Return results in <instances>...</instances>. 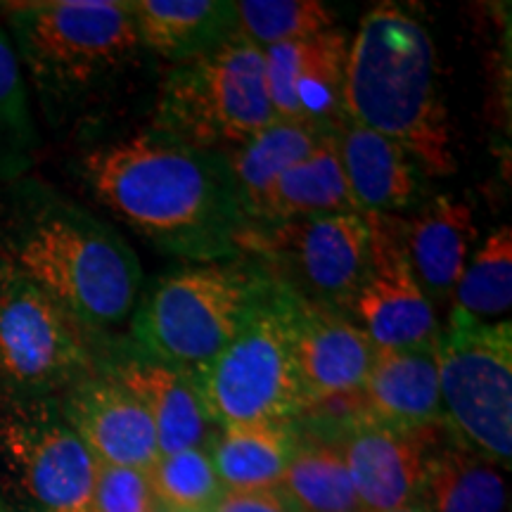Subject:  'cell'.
<instances>
[{
	"label": "cell",
	"instance_id": "10",
	"mask_svg": "<svg viewBox=\"0 0 512 512\" xmlns=\"http://www.w3.org/2000/svg\"><path fill=\"white\" fill-rule=\"evenodd\" d=\"M98 460L57 399L0 408V482L22 512H91Z\"/></svg>",
	"mask_w": 512,
	"mask_h": 512
},
{
	"label": "cell",
	"instance_id": "22",
	"mask_svg": "<svg viewBox=\"0 0 512 512\" xmlns=\"http://www.w3.org/2000/svg\"><path fill=\"white\" fill-rule=\"evenodd\" d=\"M140 46L176 64L214 48L238 31L228 0H131Z\"/></svg>",
	"mask_w": 512,
	"mask_h": 512
},
{
	"label": "cell",
	"instance_id": "28",
	"mask_svg": "<svg viewBox=\"0 0 512 512\" xmlns=\"http://www.w3.org/2000/svg\"><path fill=\"white\" fill-rule=\"evenodd\" d=\"M235 17L240 34L261 50L335 29V10L320 0H240Z\"/></svg>",
	"mask_w": 512,
	"mask_h": 512
},
{
	"label": "cell",
	"instance_id": "25",
	"mask_svg": "<svg viewBox=\"0 0 512 512\" xmlns=\"http://www.w3.org/2000/svg\"><path fill=\"white\" fill-rule=\"evenodd\" d=\"M332 131V128H330ZM325 128L294 124V121L273 119L264 131L249 138L245 145L228 152L226 164L233 176L235 190H238L242 214L249 223L256 204L271 190V185L311 155L325 138Z\"/></svg>",
	"mask_w": 512,
	"mask_h": 512
},
{
	"label": "cell",
	"instance_id": "23",
	"mask_svg": "<svg viewBox=\"0 0 512 512\" xmlns=\"http://www.w3.org/2000/svg\"><path fill=\"white\" fill-rule=\"evenodd\" d=\"M418 503L427 512H508L501 465L460 444H432Z\"/></svg>",
	"mask_w": 512,
	"mask_h": 512
},
{
	"label": "cell",
	"instance_id": "29",
	"mask_svg": "<svg viewBox=\"0 0 512 512\" xmlns=\"http://www.w3.org/2000/svg\"><path fill=\"white\" fill-rule=\"evenodd\" d=\"M36 150L27 81L8 31L0 29V176L15 181L27 171Z\"/></svg>",
	"mask_w": 512,
	"mask_h": 512
},
{
	"label": "cell",
	"instance_id": "27",
	"mask_svg": "<svg viewBox=\"0 0 512 512\" xmlns=\"http://www.w3.org/2000/svg\"><path fill=\"white\" fill-rule=\"evenodd\" d=\"M280 489L299 512H363L342 453L330 444L294 446Z\"/></svg>",
	"mask_w": 512,
	"mask_h": 512
},
{
	"label": "cell",
	"instance_id": "18",
	"mask_svg": "<svg viewBox=\"0 0 512 512\" xmlns=\"http://www.w3.org/2000/svg\"><path fill=\"white\" fill-rule=\"evenodd\" d=\"M403 252L432 306L451 302L460 275L479 240L472 207L453 195L420 202L411 219H401Z\"/></svg>",
	"mask_w": 512,
	"mask_h": 512
},
{
	"label": "cell",
	"instance_id": "12",
	"mask_svg": "<svg viewBox=\"0 0 512 512\" xmlns=\"http://www.w3.org/2000/svg\"><path fill=\"white\" fill-rule=\"evenodd\" d=\"M370 233L368 266L349 309L375 349H406L439 337L437 313L403 252L399 216L363 214Z\"/></svg>",
	"mask_w": 512,
	"mask_h": 512
},
{
	"label": "cell",
	"instance_id": "32",
	"mask_svg": "<svg viewBox=\"0 0 512 512\" xmlns=\"http://www.w3.org/2000/svg\"><path fill=\"white\" fill-rule=\"evenodd\" d=\"M209 512H299L283 489L223 491Z\"/></svg>",
	"mask_w": 512,
	"mask_h": 512
},
{
	"label": "cell",
	"instance_id": "30",
	"mask_svg": "<svg viewBox=\"0 0 512 512\" xmlns=\"http://www.w3.org/2000/svg\"><path fill=\"white\" fill-rule=\"evenodd\" d=\"M152 496L164 512H209L223 494L207 451H188L159 456L147 470Z\"/></svg>",
	"mask_w": 512,
	"mask_h": 512
},
{
	"label": "cell",
	"instance_id": "15",
	"mask_svg": "<svg viewBox=\"0 0 512 512\" xmlns=\"http://www.w3.org/2000/svg\"><path fill=\"white\" fill-rule=\"evenodd\" d=\"M430 432L396 430L368 415L349 425L337 448L363 512H392L418 503L434 444Z\"/></svg>",
	"mask_w": 512,
	"mask_h": 512
},
{
	"label": "cell",
	"instance_id": "31",
	"mask_svg": "<svg viewBox=\"0 0 512 512\" xmlns=\"http://www.w3.org/2000/svg\"><path fill=\"white\" fill-rule=\"evenodd\" d=\"M147 470L98 463L91 512H155Z\"/></svg>",
	"mask_w": 512,
	"mask_h": 512
},
{
	"label": "cell",
	"instance_id": "17",
	"mask_svg": "<svg viewBox=\"0 0 512 512\" xmlns=\"http://www.w3.org/2000/svg\"><path fill=\"white\" fill-rule=\"evenodd\" d=\"M375 347L366 332L294 292V361L311 403L361 392Z\"/></svg>",
	"mask_w": 512,
	"mask_h": 512
},
{
	"label": "cell",
	"instance_id": "16",
	"mask_svg": "<svg viewBox=\"0 0 512 512\" xmlns=\"http://www.w3.org/2000/svg\"><path fill=\"white\" fill-rule=\"evenodd\" d=\"M98 368L143 403L157 434L159 456L202 448L214 422L190 375L133 349L128 342L107 344Z\"/></svg>",
	"mask_w": 512,
	"mask_h": 512
},
{
	"label": "cell",
	"instance_id": "1",
	"mask_svg": "<svg viewBox=\"0 0 512 512\" xmlns=\"http://www.w3.org/2000/svg\"><path fill=\"white\" fill-rule=\"evenodd\" d=\"M79 174L95 200L152 247L188 264L240 256L247 221L223 155L147 126L83 152Z\"/></svg>",
	"mask_w": 512,
	"mask_h": 512
},
{
	"label": "cell",
	"instance_id": "6",
	"mask_svg": "<svg viewBox=\"0 0 512 512\" xmlns=\"http://www.w3.org/2000/svg\"><path fill=\"white\" fill-rule=\"evenodd\" d=\"M273 119L264 50L235 31L214 48L171 64L150 126L195 150L228 155Z\"/></svg>",
	"mask_w": 512,
	"mask_h": 512
},
{
	"label": "cell",
	"instance_id": "26",
	"mask_svg": "<svg viewBox=\"0 0 512 512\" xmlns=\"http://www.w3.org/2000/svg\"><path fill=\"white\" fill-rule=\"evenodd\" d=\"M512 306V230L508 223L486 235L482 245L472 252L456 290L451 311L479 320L501 323L510 320Z\"/></svg>",
	"mask_w": 512,
	"mask_h": 512
},
{
	"label": "cell",
	"instance_id": "11",
	"mask_svg": "<svg viewBox=\"0 0 512 512\" xmlns=\"http://www.w3.org/2000/svg\"><path fill=\"white\" fill-rule=\"evenodd\" d=\"M240 254L261 264L278 261L290 287L330 311L349 309L368 266L370 233L363 214H332L316 219L245 226Z\"/></svg>",
	"mask_w": 512,
	"mask_h": 512
},
{
	"label": "cell",
	"instance_id": "20",
	"mask_svg": "<svg viewBox=\"0 0 512 512\" xmlns=\"http://www.w3.org/2000/svg\"><path fill=\"white\" fill-rule=\"evenodd\" d=\"M337 150L358 214H399L422 200V171L394 140L344 121Z\"/></svg>",
	"mask_w": 512,
	"mask_h": 512
},
{
	"label": "cell",
	"instance_id": "35",
	"mask_svg": "<svg viewBox=\"0 0 512 512\" xmlns=\"http://www.w3.org/2000/svg\"><path fill=\"white\" fill-rule=\"evenodd\" d=\"M155 512H164V510H162V508H157V510H155Z\"/></svg>",
	"mask_w": 512,
	"mask_h": 512
},
{
	"label": "cell",
	"instance_id": "7",
	"mask_svg": "<svg viewBox=\"0 0 512 512\" xmlns=\"http://www.w3.org/2000/svg\"><path fill=\"white\" fill-rule=\"evenodd\" d=\"M192 382L219 427L287 422L306 411L294 361L292 287L275 278L238 337Z\"/></svg>",
	"mask_w": 512,
	"mask_h": 512
},
{
	"label": "cell",
	"instance_id": "19",
	"mask_svg": "<svg viewBox=\"0 0 512 512\" xmlns=\"http://www.w3.org/2000/svg\"><path fill=\"white\" fill-rule=\"evenodd\" d=\"M361 401L370 420L396 430L425 432L444 425L437 339L406 349H375Z\"/></svg>",
	"mask_w": 512,
	"mask_h": 512
},
{
	"label": "cell",
	"instance_id": "34",
	"mask_svg": "<svg viewBox=\"0 0 512 512\" xmlns=\"http://www.w3.org/2000/svg\"><path fill=\"white\" fill-rule=\"evenodd\" d=\"M0 512H5V508H3V503H0Z\"/></svg>",
	"mask_w": 512,
	"mask_h": 512
},
{
	"label": "cell",
	"instance_id": "21",
	"mask_svg": "<svg viewBox=\"0 0 512 512\" xmlns=\"http://www.w3.org/2000/svg\"><path fill=\"white\" fill-rule=\"evenodd\" d=\"M339 128V126H337ZM337 128L325 133L309 157L287 169L256 204L247 226L358 214L337 150Z\"/></svg>",
	"mask_w": 512,
	"mask_h": 512
},
{
	"label": "cell",
	"instance_id": "8",
	"mask_svg": "<svg viewBox=\"0 0 512 512\" xmlns=\"http://www.w3.org/2000/svg\"><path fill=\"white\" fill-rule=\"evenodd\" d=\"M98 344L0 256V408L57 399L98 370Z\"/></svg>",
	"mask_w": 512,
	"mask_h": 512
},
{
	"label": "cell",
	"instance_id": "2",
	"mask_svg": "<svg viewBox=\"0 0 512 512\" xmlns=\"http://www.w3.org/2000/svg\"><path fill=\"white\" fill-rule=\"evenodd\" d=\"M0 256L95 339L128 323L143 285L133 247L60 192L19 178L0 204Z\"/></svg>",
	"mask_w": 512,
	"mask_h": 512
},
{
	"label": "cell",
	"instance_id": "5",
	"mask_svg": "<svg viewBox=\"0 0 512 512\" xmlns=\"http://www.w3.org/2000/svg\"><path fill=\"white\" fill-rule=\"evenodd\" d=\"M273 280L247 254L171 268L138 297L126 342L195 377L238 337Z\"/></svg>",
	"mask_w": 512,
	"mask_h": 512
},
{
	"label": "cell",
	"instance_id": "4",
	"mask_svg": "<svg viewBox=\"0 0 512 512\" xmlns=\"http://www.w3.org/2000/svg\"><path fill=\"white\" fill-rule=\"evenodd\" d=\"M5 10L22 74L53 117L102 98L145 55L124 0H38Z\"/></svg>",
	"mask_w": 512,
	"mask_h": 512
},
{
	"label": "cell",
	"instance_id": "3",
	"mask_svg": "<svg viewBox=\"0 0 512 512\" xmlns=\"http://www.w3.org/2000/svg\"><path fill=\"white\" fill-rule=\"evenodd\" d=\"M344 117L394 140L427 176L456 174V140L437 79V48L413 12L375 5L349 38Z\"/></svg>",
	"mask_w": 512,
	"mask_h": 512
},
{
	"label": "cell",
	"instance_id": "14",
	"mask_svg": "<svg viewBox=\"0 0 512 512\" xmlns=\"http://www.w3.org/2000/svg\"><path fill=\"white\" fill-rule=\"evenodd\" d=\"M57 403L98 463L150 470L159 458L155 425L143 403L100 368L57 396Z\"/></svg>",
	"mask_w": 512,
	"mask_h": 512
},
{
	"label": "cell",
	"instance_id": "33",
	"mask_svg": "<svg viewBox=\"0 0 512 512\" xmlns=\"http://www.w3.org/2000/svg\"><path fill=\"white\" fill-rule=\"evenodd\" d=\"M392 512H427L422 508L420 503H413V505H406V508H399V510H392Z\"/></svg>",
	"mask_w": 512,
	"mask_h": 512
},
{
	"label": "cell",
	"instance_id": "9",
	"mask_svg": "<svg viewBox=\"0 0 512 512\" xmlns=\"http://www.w3.org/2000/svg\"><path fill=\"white\" fill-rule=\"evenodd\" d=\"M444 425L479 456L510 465L512 456V325L479 323L451 311L437 337Z\"/></svg>",
	"mask_w": 512,
	"mask_h": 512
},
{
	"label": "cell",
	"instance_id": "24",
	"mask_svg": "<svg viewBox=\"0 0 512 512\" xmlns=\"http://www.w3.org/2000/svg\"><path fill=\"white\" fill-rule=\"evenodd\" d=\"M294 451L285 422L221 427L211 439V465L226 491L278 489Z\"/></svg>",
	"mask_w": 512,
	"mask_h": 512
},
{
	"label": "cell",
	"instance_id": "13",
	"mask_svg": "<svg viewBox=\"0 0 512 512\" xmlns=\"http://www.w3.org/2000/svg\"><path fill=\"white\" fill-rule=\"evenodd\" d=\"M349 36L342 29L264 50L266 91L275 119L316 128L342 126Z\"/></svg>",
	"mask_w": 512,
	"mask_h": 512
}]
</instances>
